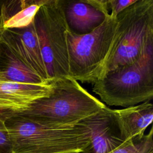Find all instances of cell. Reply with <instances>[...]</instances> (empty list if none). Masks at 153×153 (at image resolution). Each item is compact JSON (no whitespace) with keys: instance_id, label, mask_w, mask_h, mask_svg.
Here are the masks:
<instances>
[{"instance_id":"obj_1","label":"cell","mask_w":153,"mask_h":153,"mask_svg":"<svg viewBox=\"0 0 153 153\" xmlns=\"http://www.w3.org/2000/svg\"><path fill=\"white\" fill-rule=\"evenodd\" d=\"M3 120L12 153H85L90 145L89 130L81 122L71 126H52L20 115Z\"/></svg>"},{"instance_id":"obj_2","label":"cell","mask_w":153,"mask_h":153,"mask_svg":"<svg viewBox=\"0 0 153 153\" xmlns=\"http://www.w3.org/2000/svg\"><path fill=\"white\" fill-rule=\"evenodd\" d=\"M106 106L71 77L55 79L51 93L37 100L20 115L57 127L76 125Z\"/></svg>"},{"instance_id":"obj_3","label":"cell","mask_w":153,"mask_h":153,"mask_svg":"<svg viewBox=\"0 0 153 153\" xmlns=\"http://www.w3.org/2000/svg\"><path fill=\"white\" fill-rule=\"evenodd\" d=\"M117 21L104 75L136 62L153 45V0H137L118 15Z\"/></svg>"},{"instance_id":"obj_4","label":"cell","mask_w":153,"mask_h":153,"mask_svg":"<svg viewBox=\"0 0 153 153\" xmlns=\"http://www.w3.org/2000/svg\"><path fill=\"white\" fill-rule=\"evenodd\" d=\"M92 90L109 106L128 107L153 97V45L136 62L106 73Z\"/></svg>"},{"instance_id":"obj_5","label":"cell","mask_w":153,"mask_h":153,"mask_svg":"<svg viewBox=\"0 0 153 153\" xmlns=\"http://www.w3.org/2000/svg\"><path fill=\"white\" fill-rule=\"evenodd\" d=\"M117 25L110 16L90 33H68L69 76L82 82L94 83L103 77Z\"/></svg>"},{"instance_id":"obj_6","label":"cell","mask_w":153,"mask_h":153,"mask_svg":"<svg viewBox=\"0 0 153 153\" xmlns=\"http://www.w3.org/2000/svg\"><path fill=\"white\" fill-rule=\"evenodd\" d=\"M33 23L48 79L69 77L67 35L71 30L63 1L47 0Z\"/></svg>"},{"instance_id":"obj_7","label":"cell","mask_w":153,"mask_h":153,"mask_svg":"<svg viewBox=\"0 0 153 153\" xmlns=\"http://www.w3.org/2000/svg\"><path fill=\"white\" fill-rule=\"evenodd\" d=\"M56 79L41 84H22L0 81V118L20 114L37 100L48 97L52 92Z\"/></svg>"},{"instance_id":"obj_8","label":"cell","mask_w":153,"mask_h":153,"mask_svg":"<svg viewBox=\"0 0 153 153\" xmlns=\"http://www.w3.org/2000/svg\"><path fill=\"white\" fill-rule=\"evenodd\" d=\"M0 38L27 66L49 79L33 22L24 27L0 29Z\"/></svg>"},{"instance_id":"obj_9","label":"cell","mask_w":153,"mask_h":153,"mask_svg":"<svg viewBox=\"0 0 153 153\" xmlns=\"http://www.w3.org/2000/svg\"><path fill=\"white\" fill-rule=\"evenodd\" d=\"M80 122L90 135V145L85 153H109L126 142L121 137L112 109L107 106Z\"/></svg>"},{"instance_id":"obj_10","label":"cell","mask_w":153,"mask_h":153,"mask_svg":"<svg viewBox=\"0 0 153 153\" xmlns=\"http://www.w3.org/2000/svg\"><path fill=\"white\" fill-rule=\"evenodd\" d=\"M112 113L124 140H140L153 120V105L145 101L137 105L120 109H112Z\"/></svg>"},{"instance_id":"obj_11","label":"cell","mask_w":153,"mask_h":153,"mask_svg":"<svg viewBox=\"0 0 153 153\" xmlns=\"http://www.w3.org/2000/svg\"><path fill=\"white\" fill-rule=\"evenodd\" d=\"M63 6L71 31L78 35L90 33L108 16L91 0L63 1Z\"/></svg>"},{"instance_id":"obj_12","label":"cell","mask_w":153,"mask_h":153,"mask_svg":"<svg viewBox=\"0 0 153 153\" xmlns=\"http://www.w3.org/2000/svg\"><path fill=\"white\" fill-rule=\"evenodd\" d=\"M47 80L27 66L0 38V81L41 84Z\"/></svg>"},{"instance_id":"obj_13","label":"cell","mask_w":153,"mask_h":153,"mask_svg":"<svg viewBox=\"0 0 153 153\" xmlns=\"http://www.w3.org/2000/svg\"><path fill=\"white\" fill-rule=\"evenodd\" d=\"M47 0H27L26 5L7 20L3 28H20L31 24L39 8Z\"/></svg>"},{"instance_id":"obj_14","label":"cell","mask_w":153,"mask_h":153,"mask_svg":"<svg viewBox=\"0 0 153 153\" xmlns=\"http://www.w3.org/2000/svg\"><path fill=\"white\" fill-rule=\"evenodd\" d=\"M109 153H153L152 128L141 139L127 140Z\"/></svg>"},{"instance_id":"obj_15","label":"cell","mask_w":153,"mask_h":153,"mask_svg":"<svg viewBox=\"0 0 153 153\" xmlns=\"http://www.w3.org/2000/svg\"><path fill=\"white\" fill-rule=\"evenodd\" d=\"M137 0H108L109 8L111 10L110 17L116 19L118 15L134 4Z\"/></svg>"},{"instance_id":"obj_16","label":"cell","mask_w":153,"mask_h":153,"mask_svg":"<svg viewBox=\"0 0 153 153\" xmlns=\"http://www.w3.org/2000/svg\"><path fill=\"white\" fill-rule=\"evenodd\" d=\"M0 153H12L8 132L4 121L1 118H0Z\"/></svg>"},{"instance_id":"obj_17","label":"cell","mask_w":153,"mask_h":153,"mask_svg":"<svg viewBox=\"0 0 153 153\" xmlns=\"http://www.w3.org/2000/svg\"><path fill=\"white\" fill-rule=\"evenodd\" d=\"M7 20V1H0V29L3 28Z\"/></svg>"},{"instance_id":"obj_18","label":"cell","mask_w":153,"mask_h":153,"mask_svg":"<svg viewBox=\"0 0 153 153\" xmlns=\"http://www.w3.org/2000/svg\"><path fill=\"white\" fill-rule=\"evenodd\" d=\"M69 153H79V152H69Z\"/></svg>"}]
</instances>
